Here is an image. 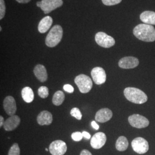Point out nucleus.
Returning <instances> with one entry per match:
<instances>
[{"instance_id": "72a5a7b5", "label": "nucleus", "mask_w": 155, "mask_h": 155, "mask_svg": "<svg viewBox=\"0 0 155 155\" xmlns=\"http://www.w3.org/2000/svg\"><path fill=\"white\" fill-rule=\"evenodd\" d=\"M4 122H5V121H4V117L1 116H0V127H1L4 125Z\"/></svg>"}, {"instance_id": "473e14b6", "label": "nucleus", "mask_w": 155, "mask_h": 155, "mask_svg": "<svg viewBox=\"0 0 155 155\" xmlns=\"http://www.w3.org/2000/svg\"><path fill=\"white\" fill-rule=\"evenodd\" d=\"M16 1L20 4H25V3H28L29 1H31V0H16Z\"/></svg>"}, {"instance_id": "20e7f679", "label": "nucleus", "mask_w": 155, "mask_h": 155, "mask_svg": "<svg viewBox=\"0 0 155 155\" xmlns=\"http://www.w3.org/2000/svg\"><path fill=\"white\" fill-rule=\"evenodd\" d=\"M75 83L82 93H87L91 90L93 82L89 76L84 74H80L75 78Z\"/></svg>"}, {"instance_id": "412c9836", "label": "nucleus", "mask_w": 155, "mask_h": 155, "mask_svg": "<svg viewBox=\"0 0 155 155\" xmlns=\"http://www.w3.org/2000/svg\"><path fill=\"white\" fill-rule=\"evenodd\" d=\"M128 145V141L125 136H120L117 140L116 148L118 151H125L127 150Z\"/></svg>"}, {"instance_id": "7ed1b4c3", "label": "nucleus", "mask_w": 155, "mask_h": 155, "mask_svg": "<svg viewBox=\"0 0 155 155\" xmlns=\"http://www.w3.org/2000/svg\"><path fill=\"white\" fill-rule=\"evenodd\" d=\"M63 29L61 25H55L47 35L45 39V45L49 47H54L61 41L63 37Z\"/></svg>"}, {"instance_id": "4468645a", "label": "nucleus", "mask_w": 155, "mask_h": 155, "mask_svg": "<svg viewBox=\"0 0 155 155\" xmlns=\"http://www.w3.org/2000/svg\"><path fill=\"white\" fill-rule=\"evenodd\" d=\"M113 116V113L108 108H103L98 111L95 114V119L97 121L104 123L109 121Z\"/></svg>"}, {"instance_id": "f3484780", "label": "nucleus", "mask_w": 155, "mask_h": 155, "mask_svg": "<svg viewBox=\"0 0 155 155\" xmlns=\"http://www.w3.org/2000/svg\"><path fill=\"white\" fill-rule=\"evenodd\" d=\"M33 72L36 77L37 78L40 82H45L47 81L48 78V74L46 68L43 65H36L33 70Z\"/></svg>"}, {"instance_id": "bb28decb", "label": "nucleus", "mask_w": 155, "mask_h": 155, "mask_svg": "<svg viewBox=\"0 0 155 155\" xmlns=\"http://www.w3.org/2000/svg\"><path fill=\"white\" fill-rule=\"evenodd\" d=\"M102 3L106 6L115 5L120 3L122 0H102Z\"/></svg>"}, {"instance_id": "1a4fd4ad", "label": "nucleus", "mask_w": 155, "mask_h": 155, "mask_svg": "<svg viewBox=\"0 0 155 155\" xmlns=\"http://www.w3.org/2000/svg\"><path fill=\"white\" fill-rule=\"evenodd\" d=\"M67 150L66 144L62 140H55L52 142L49 147V150L52 155H64Z\"/></svg>"}, {"instance_id": "dca6fc26", "label": "nucleus", "mask_w": 155, "mask_h": 155, "mask_svg": "<svg viewBox=\"0 0 155 155\" xmlns=\"http://www.w3.org/2000/svg\"><path fill=\"white\" fill-rule=\"evenodd\" d=\"M52 121V115L48 111H42L39 113L37 118V121L40 125H49Z\"/></svg>"}, {"instance_id": "c756f323", "label": "nucleus", "mask_w": 155, "mask_h": 155, "mask_svg": "<svg viewBox=\"0 0 155 155\" xmlns=\"http://www.w3.org/2000/svg\"><path fill=\"white\" fill-rule=\"evenodd\" d=\"M80 155H93L91 154V153L88 150H82V152H81Z\"/></svg>"}, {"instance_id": "2f4dec72", "label": "nucleus", "mask_w": 155, "mask_h": 155, "mask_svg": "<svg viewBox=\"0 0 155 155\" xmlns=\"http://www.w3.org/2000/svg\"><path fill=\"white\" fill-rule=\"evenodd\" d=\"M82 134H83V137L86 138V139H90L91 138V135L90 133L87 132H85L84 131L82 132Z\"/></svg>"}, {"instance_id": "f704fd0d", "label": "nucleus", "mask_w": 155, "mask_h": 155, "mask_svg": "<svg viewBox=\"0 0 155 155\" xmlns=\"http://www.w3.org/2000/svg\"><path fill=\"white\" fill-rule=\"evenodd\" d=\"M0 31H2V27H0Z\"/></svg>"}, {"instance_id": "6e6552de", "label": "nucleus", "mask_w": 155, "mask_h": 155, "mask_svg": "<svg viewBox=\"0 0 155 155\" xmlns=\"http://www.w3.org/2000/svg\"><path fill=\"white\" fill-rule=\"evenodd\" d=\"M132 147L133 150L139 153L144 154L149 150V144L145 139L143 137H137L132 141Z\"/></svg>"}, {"instance_id": "2eb2a0df", "label": "nucleus", "mask_w": 155, "mask_h": 155, "mask_svg": "<svg viewBox=\"0 0 155 155\" xmlns=\"http://www.w3.org/2000/svg\"><path fill=\"white\" fill-rule=\"evenodd\" d=\"M20 121V118L18 116H12L5 121L3 127L6 131L13 130L19 125Z\"/></svg>"}, {"instance_id": "9d476101", "label": "nucleus", "mask_w": 155, "mask_h": 155, "mask_svg": "<svg viewBox=\"0 0 155 155\" xmlns=\"http://www.w3.org/2000/svg\"><path fill=\"white\" fill-rule=\"evenodd\" d=\"M91 75L94 83L97 84H102L106 80V74L105 70L100 67H96L93 68Z\"/></svg>"}, {"instance_id": "5701e85b", "label": "nucleus", "mask_w": 155, "mask_h": 155, "mask_svg": "<svg viewBox=\"0 0 155 155\" xmlns=\"http://www.w3.org/2000/svg\"><path fill=\"white\" fill-rule=\"evenodd\" d=\"M38 94L41 98H46L49 95L48 88L46 86H41L38 89Z\"/></svg>"}, {"instance_id": "b1692460", "label": "nucleus", "mask_w": 155, "mask_h": 155, "mask_svg": "<svg viewBox=\"0 0 155 155\" xmlns=\"http://www.w3.org/2000/svg\"><path fill=\"white\" fill-rule=\"evenodd\" d=\"M20 149L17 143H15L9 150L8 155H20Z\"/></svg>"}, {"instance_id": "a878e982", "label": "nucleus", "mask_w": 155, "mask_h": 155, "mask_svg": "<svg viewBox=\"0 0 155 155\" xmlns=\"http://www.w3.org/2000/svg\"><path fill=\"white\" fill-rule=\"evenodd\" d=\"M6 6L4 0H0V20H2L5 15Z\"/></svg>"}, {"instance_id": "a211bd4d", "label": "nucleus", "mask_w": 155, "mask_h": 155, "mask_svg": "<svg viewBox=\"0 0 155 155\" xmlns=\"http://www.w3.org/2000/svg\"><path fill=\"white\" fill-rule=\"evenodd\" d=\"M140 18L144 24L148 25H155V12L153 11H147L141 13Z\"/></svg>"}, {"instance_id": "6ab92c4d", "label": "nucleus", "mask_w": 155, "mask_h": 155, "mask_svg": "<svg viewBox=\"0 0 155 155\" xmlns=\"http://www.w3.org/2000/svg\"><path fill=\"white\" fill-rule=\"evenodd\" d=\"M53 22L51 17L46 16L42 18L39 22L38 31L41 33H45L48 31Z\"/></svg>"}, {"instance_id": "423d86ee", "label": "nucleus", "mask_w": 155, "mask_h": 155, "mask_svg": "<svg viewBox=\"0 0 155 155\" xmlns=\"http://www.w3.org/2000/svg\"><path fill=\"white\" fill-rule=\"evenodd\" d=\"M95 40L96 43L100 46L106 48H110L116 43L115 40L113 37L103 32L96 33Z\"/></svg>"}, {"instance_id": "9b49d317", "label": "nucleus", "mask_w": 155, "mask_h": 155, "mask_svg": "<svg viewBox=\"0 0 155 155\" xmlns=\"http://www.w3.org/2000/svg\"><path fill=\"white\" fill-rule=\"evenodd\" d=\"M139 64V59L133 56H126L122 58L118 61V66L124 69L134 68Z\"/></svg>"}, {"instance_id": "c85d7f7f", "label": "nucleus", "mask_w": 155, "mask_h": 155, "mask_svg": "<svg viewBox=\"0 0 155 155\" xmlns=\"http://www.w3.org/2000/svg\"><path fill=\"white\" fill-rule=\"evenodd\" d=\"M63 89L64 90V91H66L69 93H72L74 92V87H72L71 85L68 84H66L64 85Z\"/></svg>"}, {"instance_id": "4be33fe9", "label": "nucleus", "mask_w": 155, "mask_h": 155, "mask_svg": "<svg viewBox=\"0 0 155 155\" xmlns=\"http://www.w3.org/2000/svg\"><path fill=\"white\" fill-rule=\"evenodd\" d=\"M65 99V95L61 91H58L54 95L52 103L56 106L61 105Z\"/></svg>"}, {"instance_id": "aec40b11", "label": "nucleus", "mask_w": 155, "mask_h": 155, "mask_svg": "<svg viewBox=\"0 0 155 155\" xmlns=\"http://www.w3.org/2000/svg\"><path fill=\"white\" fill-rule=\"evenodd\" d=\"M21 95L23 100L27 103H31L34 100L33 90L29 87H25L22 89Z\"/></svg>"}, {"instance_id": "f8f14e48", "label": "nucleus", "mask_w": 155, "mask_h": 155, "mask_svg": "<svg viewBox=\"0 0 155 155\" xmlns=\"http://www.w3.org/2000/svg\"><path fill=\"white\" fill-rule=\"evenodd\" d=\"M107 137L105 134L102 132L95 133L90 140V145L94 149L98 150L104 146Z\"/></svg>"}, {"instance_id": "ddd939ff", "label": "nucleus", "mask_w": 155, "mask_h": 155, "mask_svg": "<svg viewBox=\"0 0 155 155\" xmlns=\"http://www.w3.org/2000/svg\"><path fill=\"white\" fill-rule=\"evenodd\" d=\"M4 109L9 116H13L17 110L16 103L15 98L12 96H7L4 100Z\"/></svg>"}, {"instance_id": "39448f33", "label": "nucleus", "mask_w": 155, "mask_h": 155, "mask_svg": "<svg viewBox=\"0 0 155 155\" xmlns=\"http://www.w3.org/2000/svg\"><path fill=\"white\" fill-rule=\"evenodd\" d=\"M63 4V0H41L37 2L36 5L41 9L45 14H48L61 7Z\"/></svg>"}, {"instance_id": "0eeeda50", "label": "nucleus", "mask_w": 155, "mask_h": 155, "mask_svg": "<svg viewBox=\"0 0 155 155\" xmlns=\"http://www.w3.org/2000/svg\"><path fill=\"white\" fill-rule=\"evenodd\" d=\"M128 121L132 127L137 129L147 127L150 124L149 120L146 117L137 114L129 117Z\"/></svg>"}, {"instance_id": "393cba45", "label": "nucleus", "mask_w": 155, "mask_h": 155, "mask_svg": "<svg viewBox=\"0 0 155 155\" xmlns=\"http://www.w3.org/2000/svg\"><path fill=\"white\" fill-rule=\"evenodd\" d=\"M70 114L72 117H75L78 120H81L82 119V114L79 110V109H78L77 107L72 108L71 110L70 111Z\"/></svg>"}, {"instance_id": "7c9ffc66", "label": "nucleus", "mask_w": 155, "mask_h": 155, "mask_svg": "<svg viewBox=\"0 0 155 155\" xmlns=\"http://www.w3.org/2000/svg\"><path fill=\"white\" fill-rule=\"evenodd\" d=\"M91 126H92V127H93L94 129H95V130H98V129L100 128L99 125L97 124V122H95V121H93L91 122Z\"/></svg>"}, {"instance_id": "f03ea898", "label": "nucleus", "mask_w": 155, "mask_h": 155, "mask_svg": "<svg viewBox=\"0 0 155 155\" xmlns=\"http://www.w3.org/2000/svg\"><path fill=\"white\" fill-rule=\"evenodd\" d=\"M124 94L129 101L134 104H143L148 100L146 94L137 88L127 87L124 91Z\"/></svg>"}, {"instance_id": "c9c22d12", "label": "nucleus", "mask_w": 155, "mask_h": 155, "mask_svg": "<svg viewBox=\"0 0 155 155\" xmlns=\"http://www.w3.org/2000/svg\"><path fill=\"white\" fill-rule=\"evenodd\" d=\"M45 150H46V151H48V150L47 148H45Z\"/></svg>"}, {"instance_id": "f257e3e1", "label": "nucleus", "mask_w": 155, "mask_h": 155, "mask_svg": "<svg viewBox=\"0 0 155 155\" xmlns=\"http://www.w3.org/2000/svg\"><path fill=\"white\" fill-rule=\"evenodd\" d=\"M133 35L137 39L145 42L155 41V29L152 25L140 24L133 29Z\"/></svg>"}, {"instance_id": "cd10ccee", "label": "nucleus", "mask_w": 155, "mask_h": 155, "mask_svg": "<svg viewBox=\"0 0 155 155\" xmlns=\"http://www.w3.org/2000/svg\"><path fill=\"white\" fill-rule=\"evenodd\" d=\"M71 137H72V140L75 141H80L83 139V134H82V133H81L80 132H74L71 134Z\"/></svg>"}]
</instances>
